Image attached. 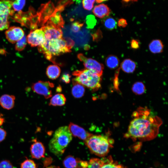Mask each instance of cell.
<instances>
[{"instance_id":"obj_12","label":"cell","mask_w":168,"mask_h":168,"mask_svg":"<svg viewBox=\"0 0 168 168\" xmlns=\"http://www.w3.org/2000/svg\"><path fill=\"white\" fill-rule=\"evenodd\" d=\"M35 141L31 145L30 150L32 158L39 159L44 157L45 148L41 142Z\"/></svg>"},{"instance_id":"obj_1","label":"cell","mask_w":168,"mask_h":168,"mask_svg":"<svg viewBox=\"0 0 168 168\" xmlns=\"http://www.w3.org/2000/svg\"><path fill=\"white\" fill-rule=\"evenodd\" d=\"M132 117L125 138L144 141L151 140L157 136L162 123L160 118L153 115L147 108L142 107L133 112Z\"/></svg>"},{"instance_id":"obj_5","label":"cell","mask_w":168,"mask_h":168,"mask_svg":"<svg viewBox=\"0 0 168 168\" xmlns=\"http://www.w3.org/2000/svg\"><path fill=\"white\" fill-rule=\"evenodd\" d=\"M72 74L75 76L72 81L93 91H97L101 87V76L89 69L76 70L72 73Z\"/></svg>"},{"instance_id":"obj_37","label":"cell","mask_w":168,"mask_h":168,"mask_svg":"<svg viewBox=\"0 0 168 168\" xmlns=\"http://www.w3.org/2000/svg\"><path fill=\"white\" fill-rule=\"evenodd\" d=\"M130 46L131 48L137 49L140 47V42L139 41L136 39H132L130 42Z\"/></svg>"},{"instance_id":"obj_39","label":"cell","mask_w":168,"mask_h":168,"mask_svg":"<svg viewBox=\"0 0 168 168\" xmlns=\"http://www.w3.org/2000/svg\"><path fill=\"white\" fill-rule=\"evenodd\" d=\"M7 135L6 131L4 129L0 128V142L6 138Z\"/></svg>"},{"instance_id":"obj_45","label":"cell","mask_w":168,"mask_h":168,"mask_svg":"<svg viewBox=\"0 0 168 168\" xmlns=\"http://www.w3.org/2000/svg\"><path fill=\"white\" fill-rule=\"evenodd\" d=\"M122 1L124 2H128L131 1H132V0H122Z\"/></svg>"},{"instance_id":"obj_7","label":"cell","mask_w":168,"mask_h":168,"mask_svg":"<svg viewBox=\"0 0 168 168\" xmlns=\"http://www.w3.org/2000/svg\"><path fill=\"white\" fill-rule=\"evenodd\" d=\"M54 86V84L49 81H39L33 83L31 87L34 92L47 99L52 96V89Z\"/></svg>"},{"instance_id":"obj_3","label":"cell","mask_w":168,"mask_h":168,"mask_svg":"<svg viewBox=\"0 0 168 168\" xmlns=\"http://www.w3.org/2000/svg\"><path fill=\"white\" fill-rule=\"evenodd\" d=\"M72 139V135L68 127L64 126L58 128L49 144L50 151L56 156H60Z\"/></svg>"},{"instance_id":"obj_29","label":"cell","mask_w":168,"mask_h":168,"mask_svg":"<svg viewBox=\"0 0 168 168\" xmlns=\"http://www.w3.org/2000/svg\"><path fill=\"white\" fill-rule=\"evenodd\" d=\"M26 0H14L12 2V7L14 11H20L23 8Z\"/></svg>"},{"instance_id":"obj_25","label":"cell","mask_w":168,"mask_h":168,"mask_svg":"<svg viewBox=\"0 0 168 168\" xmlns=\"http://www.w3.org/2000/svg\"><path fill=\"white\" fill-rule=\"evenodd\" d=\"M105 27L109 30H112L117 27V22L114 18L111 16L105 18L102 21Z\"/></svg>"},{"instance_id":"obj_6","label":"cell","mask_w":168,"mask_h":168,"mask_svg":"<svg viewBox=\"0 0 168 168\" xmlns=\"http://www.w3.org/2000/svg\"><path fill=\"white\" fill-rule=\"evenodd\" d=\"M78 59L82 62L86 69H89L93 72L101 76L104 69V65L92 58L85 57L82 53L77 55Z\"/></svg>"},{"instance_id":"obj_32","label":"cell","mask_w":168,"mask_h":168,"mask_svg":"<svg viewBox=\"0 0 168 168\" xmlns=\"http://www.w3.org/2000/svg\"><path fill=\"white\" fill-rule=\"evenodd\" d=\"M86 23L89 28H93L96 25V21L94 16L90 15L86 18Z\"/></svg>"},{"instance_id":"obj_9","label":"cell","mask_w":168,"mask_h":168,"mask_svg":"<svg viewBox=\"0 0 168 168\" xmlns=\"http://www.w3.org/2000/svg\"><path fill=\"white\" fill-rule=\"evenodd\" d=\"M6 38L11 43L14 44L25 35L23 30L20 27H11L5 32Z\"/></svg>"},{"instance_id":"obj_4","label":"cell","mask_w":168,"mask_h":168,"mask_svg":"<svg viewBox=\"0 0 168 168\" xmlns=\"http://www.w3.org/2000/svg\"><path fill=\"white\" fill-rule=\"evenodd\" d=\"M91 152L100 157H104L113 147L114 140L108 135L92 134L85 141Z\"/></svg>"},{"instance_id":"obj_38","label":"cell","mask_w":168,"mask_h":168,"mask_svg":"<svg viewBox=\"0 0 168 168\" xmlns=\"http://www.w3.org/2000/svg\"><path fill=\"white\" fill-rule=\"evenodd\" d=\"M71 77V76L69 73H63L61 77V81L65 83H69L70 81Z\"/></svg>"},{"instance_id":"obj_44","label":"cell","mask_w":168,"mask_h":168,"mask_svg":"<svg viewBox=\"0 0 168 168\" xmlns=\"http://www.w3.org/2000/svg\"><path fill=\"white\" fill-rule=\"evenodd\" d=\"M107 0H96V1L97 3H100Z\"/></svg>"},{"instance_id":"obj_27","label":"cell","mask_w":168,"mask_h":168,"mask_svg":"<svg viewBox=\"0 0 168 168\" xmlns=\"http://www.w3.org/2000/svg\"><path fill=\"white\" fill-rule=\"evenodd\" d=\"M9 16L7 14H0V30H3L8 28L9 26L8 21Z\"/></svg>"},{"instance_id":"obj_33","label":"cell","mask_w":168,"mask_h":168,"mask_svg":"<svg viewBox=\"0 0 168 168\" xmlns=\"http://www.w3.org/2000/svg\"><path fill=\"white\" fill-rule=\"evenodd\" d=\"M95 2V0H82L83 7L85 9L90 11L93 8Z\"/></svg>"},{"instance_id":"obj_34","label":"cell","mask_w":168,"mask_h":168,"mask_svg":"<svg viewBox=\"0 0 168 168\" xmlns=\"http://www.w3.org/2000/svg\"><path fill=\"white\" fill-rule=\"evenodd\" d=\"M84 23H80L78 21H75L72 23L71 26V30L76 33L79 31L81 27L83 26Z\"/></svg>"},{"instance_id":"obj_30","label":"cell","mask_w":168,"mask_h":168,"mask_svg":"<svg viewBox=\"0 0 168 168\" xmlns=\"http://www.w3.org/2000/svg\"><path fill=\"white\" fill-rule=\"evenodd\" d=\"M27 42L26 37L24 35L16 42L15 46V49L19 51L23 50L26 46Z\"/></svg>"},{"instance_id":"obj_2","label":"cell","mask_w":168,"mask_h":168,"mask_svg":"<svg viewBox=\"0 0 168 168\" xmlns=\"http://www.w3.org/2000/svg\"><path fill=\"white\" fill-rule=\"evenodd\" d=\"M38 51L43 54L48 60L56 64L53 57L69 53L71 50L68 47L64 38L48 40L45 39L44 43L38 46Z\"/></svg>"},{"instance_id":"obj_18","label":"cell","mask_w":168,"mask_h":168,"mask_svg":"<svg viewBox=\"0 0 168 168\" xmlns=\"http://www.w3.org/2000/svg\"><path fill=\"white\" fill-rule=\"evenodd\" d=\"M148 47L150 51L153 54H158L163 51L164 45L161 41L159 39L152 40L149 43Z\"/></svg>"},{"instance_id":"obj_31","label":"cell","mask_w":168,"mask_h":168,"mask_svg":"<svg viewBox=\"0 0 168 168\" xmlns=\"http://www.w3.org/2000/svg\"><path fill=\"white\" fill-rule=\"evenodd\" d=\"M21 168H37L36 164L32 160L27 159L21 165Z\"/></svg>"},{"instance_id":"obj_42","label":"cell","mask_w":168,"mask_h":168,"mask_svg":"<svg viewBox=\"0 0 168 168\" xmlns=\"http://www.w3.org/2000/svg\"><path fill=\"white\" fill-rule=\"evenodd\" d=\"M5 122V119L3 117V114H0V126L2 125Z\"/></svg>"},{"instance_id":"obj_43","label":"cell","mask_w":168,"mask_h":168,"mask_svg":"<svg viewBox=\"0 0 168 168\" xmlns=\"http://www.w3.org/2000/svg\"><path fill=\"white\" fill-rule=\"evenodd\" d=\"M62 88L61 86H58L56 89V91L57 92H60L61 91Z\"/></svg>"},{"instance_id":"obj_20","label":"cell","mask_w":168,"mask_h":168,"mask_svg":"<svg viewBox=\"0 0 168 168\" xmlns=\"http://www.w3.org/2000/svg\"><path fill=\"white\" fill-rule=\"evenodd\" d=\"M73 86L72 89V94L75 98H79L82 97L84 94V86L81 84L72 80Z\"/></svg>"},{"instance_id":"obj_16","label":"cell","mask_w":168,"mask_h":168,"mask_svg":"<svg viewBox=\"0 0 168 168\" xmlns=\"http://www.w3.org/2000/svg\"><path fill=\"white\" fill-rule=\"evenodd\" d=\"M136 64L135 62L129 58L124 59L121 63L120 68L124 72L130 73L135 70Z\"/></svg>"},{"instance_id":"obj_35","label":"cell","mask_w":168,"mask_h":168,"mask_svg":"<svg viewBox=\"0 0 168 168\" xmlns=\"http://www.w3.org/2000/svg\"><path fill=\"white\" fill-rule=\"evenodd\" d=\"M92 39L94 41L98 42L102 38V34L101 30L98 29L93 34H91Z\"/></svg>"},{"instance_id":"obj_11","label":"cell","mask_w":168,"mask_h":168,"mask_svg":"<svg viewBox=\"0 0 168 168\" xmlns=\"http://www.w3.org/2000/svg\"><path fill=\"white\" fill-rule=\"evenodd\" d=\"M68 127L72 135L85 141L92 134L82 128L71 122L69 124Z\"/></svg>"},{"instance_id":"obj_46","label":"cell","mask_w":168,"mask_h":168,"mask_svg":"<svg viewBox=\"0 0 168 168\" xmlns=\"http://www.w3.org/2000/svg\"><path fill=\"white\" fill-rule=\"evenodd\" d=\"M138 0H132V1L133 2H137L138 1Z\"/></svg>"},{"instance_id":"obj_26","label":"cell","mask_w":168,"mask_h":168,"mask_svg":"<svg viewBox=\"0 0 168 168\" xmlns=\"http://www.w3.org/2000/svg\"><path fill=\"white\" fill-rule=\"evenodd\" d=\"M132 90L136 94L140 95L143 93L145 91V87L144 84L141 82H135L132 87Z\"/></svg>"},{"instance_id":"obj_15","label":"cell","mask_w":168,"mask_h":168,"mask_svg":"<svg viewBox=\"0 0 168 168\" xmlns=\"http://www.w3.org/2000/svg\"><path fill=\"white\" fill-rule=\"evenodd\" d=\"M110 12V8L104 4L96 5L94 7L93 12L97 17L102 18L109 15Z\"/></svg>"},{"instance_id":"obj_28","label":"cell","mask_w":168,"mask_h":168,"mask_svg":"<svg viewBox=\"0 0 168 168\" xmlns=\"http://www.w3.org/2000/svg\"><path fill=\"white\" fill-rule=\"evenodd\" d=\"M104 163L103 158L101 159L96 158H92L88 162L87 168H100Z\"/></svg>"},{"instance_id":"obj_13","label":"cell","mask_w":168,"mask_h":168,"mask_svg":"<svg viewBox=\"0 0 168 168\" xmlns=\"http://www.w3.org/2000/svg\"><path fill=\"white\" fill-rule=\"evenodd\" d=\"M61 12L59 10H56L49 17L44 25H50L61 29L63 28L64 21L61 15Z\"/></svg>"},{"instance_id":"obj_41","label":"cell","mask_w":168,"mask_h":168,"mask_svg":"<svg viewBox=\"0 0 168 168\" xmlns=\"http://www.w3.org/2000/svg\"><path fill=\"white\" fill-rule=\"evenodd\" d=\"M127 24L126 20L124 18H120L118 21V25L119 27H125Z\"/></svg>"},{"instance_id":"obj_14","label":"cell","mask_w":168,"mask_h":168,"mask_svg":"<svg viewBox=\"0 0 168 168\" xmlns=\"http://www.w3.org/2000/svg\"><path fill=\"white\" fill-rule=\"evenodd\" d=\"M15 99L14 95L3 94L0 97V105L4 109L11 110L14 106Z\"/></svg>"},{"instance_id":"obj_24","label":"cell","mask_w":168,"mask_h":168,"mask_svg":"<svg viewBox=\"0 0 168 168\" xmlns=\"http://www.w3.org/2000/svg\"><path fill=\"white\" fill-rule=\"evenodd\" d=\"M119 60L116 56L114 55H110L106 58L105 63L106 66L111 69L116 68L119 66Z\"/></svg>"},{"instance_id":"obj_47","label":"cell","mask_w":168,"mask_h":168,"mask_svg":"<svg viewBox=\"0 0 168 168\" xmlns=\"http://www.w3.org/2000/svg\"></svg>"},{"instance_id":"obj_17","label":"cell","mask_w":168,"mask_h":168,"mask_svg":"<svg viewBox=\"0 0 168 168\" xmlns=\"http://www.w3.org/2000/svg\"><path fill=\"white\" fill-rule=\"evenodd\" d=\"M81 160L72 156H68L64 159L63 163L65 168H79Z\"/></svg>"},{"instance_id":"obj_19","label":"cell","mask_w":168,"mask_h":168,"mask_svg":"<svg viewBox=\"0 0 168 168\" xmlns=\"http://www.w3.org/2000/svg\"><path fill=\"white\" fill-rule=\"evenodd\" d=\"M60 67L56 65H49L46 68V74L49 78L52 80L58 78L60 76Z\"/></svg>"},{"instance_id":"obj_22","label":"cell","mask_w":168,"mask_h":168,"mask_svg":"<svg viewBox=\"0 0 168 168\" xmlns=\"http://www.w3.org/2000/svg\"><path fill=\"white\" fill-rule=\"evenodd\" d=\"M66 100V98L63 94L58 93L54 96L51 98L49 105L53 106H63L65 104Z\"/></svg>"},{"instance_id":"obj_21","label":"cell","mask_w":168,"mask_h":168,"mask_svg":"<svg viewBox=\"0 0 168 168\" xmlns=\"http://www.w3.org/2000/svg\"><path fill=\"white\" fill-rule=\"evenodd\" d=\"M12 1L9 0H0V14L12 15L13 11L12 9Z\"/></svg>"},{"instance_id":"obj_23","label":"cell","mask_w":168,"mask_h":168,"mask_svg":"<svg viewBox=\"0 0 168 168\" xmlns=\"http://www.w3.org/2000/svg\"><path fill=\"white\" fill-rule=\"evenodd\" d=\"M104 163L100 168H127L120 164L116 161H114L111 156L103 158Z\"/></svg>"},{"instance_id":"obj_10","label":"cell","mask_w":168,"mask_h":168,"mask_svg":"<svg viewBox=\"0 0 168 168\" xmlns=\"http://www.w3.org/2000/svg\"><path fill=\"white\" fill-rule=\"evenodd\" d=\"M45 35V39L48 40L62 38L63 33L61 28L51 25H46L41 27Z\"/></svg>"},{"instance_id":"obj_8","label":"cell","mask_w":168,"mask_h":168,"mask_svg":"<svg viewBox=\"0 0 168 168\" xmlns=\"http://www.w3.org/2000/svg\"><path fill=\"white\" fill-rule=\"evenodd\" d=\"M26 38L27 42L32 47L42 44L45 40L44 33L41 28L31 30Z\"/></svg>"},{"instance_id":"obj_40","label":"cell","mask_w":168,"mask_h":168,"mask_svg":"<svg viewBox=\"0 0 168 168\" xmlns=\"http://www.w3.org/2000/svg\"><path fill=\"white\" fill-rule=\"evenodd\" d=\"M66 41L67 44L68 48L71 49L74 46L75 43L73 40L69 37L64 38Z\"/></svg>"},{"instance_id":"obj_36","label":"cell","mask_w":168,"mask_h":168,"mask_svg":"<svg viewBox=\"0 0 168 168\" xmlns=\"http://www.w3.org/2000/svg\"><path fill=\"white\" fill-rule=\"evenodd\" d=\"M0 168H13V166L10 161L3 160L0 162Z\"/></svg>"}]
</instances>
